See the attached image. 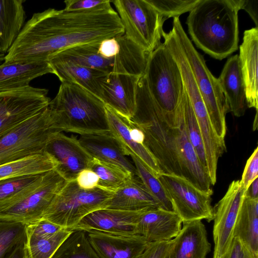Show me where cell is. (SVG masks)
I'll return each mask as SVG.
<instances>
[{
	"instance_id": "1",
	"label": "cell",
	"mask_w": 258,
	"mask_h": 258,
	"mask_svg": "<svg viewBox=\"0 0 258 258\" xmlns=\"http://www.w3.org/2000/svg\"><path fill=\"white\" fill-rule=\"evenodd\" d=\"M124 33L119 16L110 4L78 11L48 9L34 14L25 23L4 62L48 61L50 55L60 50Z\"/></svg>"
},
{
	"instance_id": "2",
	"label": "cell",
	"mask_w": 258,
	"mask_h": 258,
	"mask_svg": "<svg viewBox=\"0 0 258 258\" xmlns=\"http://www.w3.org/2000/svg\"><path fill=\"white\" fill-rule=\"evenodd\" d=\"M130 119L143 132L144 145L162 173L182 177L202 190L212 189L210 178L188 140L181 99L174 113L164 111L149 94L142 76Z\"/></svg>"
},
{
	"instance_id": "3",
	"label": "cell",
	"mask_w": 258,
	"mask_h": 258,
	"mask_svg": "<svg viewBox=\"0 0 258 258\" xmlns=\"http://www.w3.org/2000/svg\"><path fill=\"white\" fill-rule=\"evenodd\" d=\"M237 0H200L189 12L186 24L196 46L222 60L238 48Z\"/></svg>"
},
{
	"instance_id": "4",
	"label": "cell",
	"mask_w": 258,
	"mask_h": 258,
	"mask_svg": "<svg viewBox=\"0 0 258 258\" xmlns=\"http://www.w3.org/2000/svg\"><path fill=\"white\" fill-rule=\"evenodd\" d=\"M48 108L58 132L80 135L110 133L104 103L77 84L61 83Z\"/></svg>"
},
{
	"instance_id": "5",
	"label": "cell",
	"mask_w": 258,
	"mask_h": 258,
	"mask_svg": "<svg viewBox=\"0 0 258 258\" xmlns=\"http://www.w3.org/2000/svg\"><path fill=\"white\" fill-rule=\"evenodd\" d=\"M116 38L120 50L114 57L106 58L98 53L100 41L81 44L60 50L50 55L48 62H70L107 74L118 73L143 76L148 54L124 34Z\"/></svg>"
},
{
	"instance_id": "6",
	"label": "cell",
	"mask_w": 258,
	"mask_h": 258,
	"mask_svg": "<svg viewBox=\"0 0 258 258\" xmlns=\"http://www.w3.org/2000/svg\"><path fill=\"white\" fill-rule=\"evenodd\" d=\"M171 31L189 65L213 127L217 136L224 140L226 114L229 108L218 78L212 75L203 55L194 46L179 17L173 18Z\"/></svg>"
},
{
	"instance_id": "7",
	"label": "cell",
	"mask_w": 258,
	"mask_h": 258,
	"mask_svg": "<svg viewBox=\"0 0 258 258\" xmlns=\"http://www.w3.org/2000/svg\"><path fill=\"white\" fill-rule=\"evenodd\" d=\"M143 76L155 102L164 111L174 113L184 87L179 67L163 43L149 54Z\"/></svg>"
},
{
	"instance_id": "8",
	"label": "cell",
	"mask_w": 258,
	"mask_h": 258,
	"mask_svg": "<svg viewBox=\"0 0 258 258\" xmlns=\"http://www.w3.org/2000/svg\"><path fill=\"white\" fill-rule=\"evenodd\" d=\"M113 194L99 187L82 189L76 180L67 181L44 213L42 218L73 230L86 216L97 210L106 208L107 202Z\"/></svg>"
},
{
	"instance_id": "9",
	"label": "cell",
	"mask_w": 258,
	"mask_h": 258,
	"mask_svg": "<svg viewBox=\"0 0 258 258\" xmlns=\"http://www.w3.org/2000/svg\"><path fill=\"white\" fill-rule=\"evenodd\" d=\"M56 132L47 106L0 139V165L44 152Z\"/></svg>"
},
{
	"instance_id": "10",
	"label": "cell",
	"mask_w": 258,
	"mask_h": 258,
	"mask_svg": "<svg viewBox=\"0 0 258 258\" xmlns=\"http://www.w3.org/2000/svg\"><path fill=\"white\" fill-rule=\"evenodd\" d=\"M124 34L148 53L161 44L166 19L147 0H114Z\"/></svg>"
},
{
	"instance_id": "11",
	"label": "cell",
	"mask_w": 258,
	"mask_h": 258,
	"mask_svg": "<svg viewBox=\"0 0 258 258\" xmlns=\"http://www.w3.org/2000/svg\"><path fill=\"white\" fill-rule=\"evenodd\" d=\"M158 177L171 201L173 211L182 223L202 220L210 222L213 220V190H201L176 175L161 173Z\"/></svg>"
},
{
	"instance_id": "12",
	"label": "cell",
	"mask_w": 258,
	"mask_h": 258,
	"mask_svg": "<svg viewBox=\"0 0 258 258\" xmlns=\"http://www.w3.org/2000/svg\"><path fill=\"white\" fill-rule=\"evenodd\" d=\"M67 181L55 169L44 173L27 195L0 211V220L26 224L42 218L44 213Z\"/></svg>"
},
{
	"instance_id": "13",
	"label": "cell",
	"mask_w": 258,
	"mask_h": 258,
	"mask_svg": "<svg viewBox=\"0 0 258 258\" xmlns=\"http://www.w3.org/2000/svg\"><path fill=\"white\" fill-rule=\"evenodd\" d=\"M47 94L30 86L0 92V139L47 107L51 100Z\"/></svg>"
},
{
	"instance_id": "14",
	"label": "cell",
	"mask_w": 258,
	"mask_h": 258,
	"mask_svg": "<svg viewBox=\"0 0 258 258\" xmlns=\"http://www.w3.org/2000/svg\"><path fill=\"white\" fill-rule=\"evenodd\" d=\"M245 192L240 180H234L229 184L223 197L213 208V258H222L233 241L234 229Z\"/></svg>"
},
{
	"instance_id": "15",
	"label": "cell",
	"mask_w": 258,
	"mask_h": 258,
	"mask_svg": "<svg viewBox=\"0 0 258 258\" xmlns=\"http://www.w3.org/2000/svg\"><path fill=\"white\" fill-rule=\"evenodd\" d=\"M44 152L55 161V170L67 181L75 180L81 171L90 168L93 159L76 137H69L60 132L50 136Z\"/></svg>"
},
{
	"instance_id": "16",
	"label": "cell",
	"mask_w": 258,
	"mask_h": 258,
	"mask_svg": "<svg viewBox=\"0 0 258 258\" xmlns=\"http://www.w3.org/2000/svg\"><path fill=\"white\" fill-rule=\"evenodd\" d=\"M139 76L127 73H110L100 81V100L116 113L131 119L136 108Z\"/></svg>"
},
{
	"instance_id": "17",
	"label": "cell",
	"mask_w": 258,
	"mask_h": 258,
	"mask_svg": "<svg viewBox=\"0 0 258 258\" xmlns=\"http://www.w3.org/2000/svg\"><path fill=\"white\" fill-rule=\"evenodd\" d=\"M146 210L136 211L107 208L97 210L83 218L73 230L97 231L121 236L137 234L136 226L138 220L141 214Z\"/></svg>"
},
{
	"instance_id": "18",
	"label": "cell",
	"mask_w": 258,
	"mask_h": 258,
	"mask_svg": "<svg viewBox=\"0 0 258 258\" xmlns=\"http://www.w3.org/2000/svg\"><path fill=\"white\" fill-rule=\"evenodd\" d=\"M181 223V219L174 212L157 207L141 214L136 232L148 242L169 241L179 232Z\"/></svg>"
},
{
	"instance_id": "19",
	"label": "cell",
	"mask_w": 258,
	"mask_h": 258,
	"mask_svg": "<svg viewBox=\"0 0 258 258\" xmlns=\"http://www.w3.org/2000/svg\"><path fill=\"white\" fill-rule=\"evenodd\" d=\"M89 240L101 258H136L149 242L141 235L121 236L97 231L87 232Z\"/></svg>"
},
{
	"instance_id": "20",
	"label": "cell",
	"mask_w": 258,
	"mask_h": 258,
	"mask_svg": "<svg viewBox=\"0 0 258 258\" xmlns=\"http://www.w3.org/2000/svg\"><path fill=\"white\" fill-rule=\"evenodd\" d=\"M182 224L179 232L171 240L166 258H207L211 244L202 220Z\"/></svg>"
},
{
	"instance_id": "21",
	"label": "cell",
	"mask_w": 258,
	"mask_h": 258,
	"mask_svg": "<svg viewBox=\"0 0 258 258\" xmlns=\"http://www.w3.org/2000/svg\"><path fill=\"white\" fill-rule=\"evenodd\" d=\"M78 141L93 158L116 165L137 176L134 165L126 157L120 143L110 133L82 135Z\"/></svg>"
},
{
	"instance_id": "22",
	"label": "cell",
	"mask_w": 258,
	"mask_h": 258,
	"mask_svg": "<svg viewBox=\"0 0 258 258\" xmlns=\"http://www.w3.org/2000/svg\"><path fill=\"white\" fill-rule=\"evenodd\" d=\"M110 133L118 141L127 156L132 153L139 157L152 170L158 167L157 163L144 145L145 137L141 130L130 119L113 113L108 118Z\"/></svg>"
},
{
	"instance_id": "23",
	"label": "cell",
	"mask_w": 258,
	"mask_h": 258,
	"mask_svg": "<svg viewBox=\"0 0 258 258\" xmlns=\"http://www.w3.org/2000/svg\"><path fill=\"white\" fill-rule=\"evenodd\" d=\"M239 59L245 87L247 106L258 108V28L245 30L239 46Z\"/></svg>"
},
{
	"instance_id": "24",
	"label": "cell",
	"mask_w": 258,
	"mask_h": 258,
	"mask_svg": "<svg viewBox=\"0 0 258 258\" xmlns=\"http://www.w3.org/2000/svg\"><path fill=\"white\" fill-rule=\"evenodd\" d=\"M218 80L229 111L237 117L243 116L247 106L245 87L238 54L227 59Z\"/></svg>"
},
{
	"instance_id": "25",
	"label": "cell",
	"mask_w": 258,
	"mask_h": 258,
	"mask_svg": "<svg viewBox=\"0 0 258 258\" xmlns=\"http://www.w3.org/2000/svg\"><path fill=\"white\" fill-rule=\"evenodd\" d=\"M157 207H160L158 202L139 178L134 176L114 192L106 208L136 211Z\"/></svg>"
},
{
	"instance_id": "26",
	"label": "cell",
	"mask_w": 258,
	"mask_h": 258,
	"mask_svg": "<svg viewBox=\"0 0 258 258\" xmlns=\"http://www.w3.org/2000/svg\"><path fill=\"white\" fill-rule=\"evenodd\" d=\"M53 74L48 62H4L0 64V92L29 86L33 79L47 74Z\"/></svg>"
},
{
	"instance_id": "27",
	"label": "cell",
	"mask_w": 258,
	"mask_h": 258,
	"mask_svg": "<svg viewBox=\"0 0 258 258\" xmlns=\"http://www.w3.org/2000/svg\"><path fill=\"white\" fill-rule=\"evenodd\" d=\"M23 0H0V53L8 52L23 27Z\"/></svg>"
},
{
	"instance_id": "28",
	"label": "cell",
	"mask_w": 258,
	"mask_h": 258,
	"mask_svg": "<svg viewBox=\"0 0 258 258\" xmlns=\"http://www.w3.org/2000/svg\"><path fill=\"white\" fill-rule=\"evenodd\" d=\"M234 238L258 255V199L244 196L235 223Z\"/></svg>"
},
{
	"instance_id": "29",
	"label": "cell",
	"mask_w": 258,
	"mask_h": 258,
	"mask_svg": "<svg viewBox=\"0 0 258 258\" xmlns=\"http://www.w3.org/2000/svg\"><path fill=\"white\" fill-rule=\"evenodd\" d=\"M61 83L77 84L100 99V79L108 74L96 69L89 68L70 62L49 64Z\"/></svg>"
},
{
	"instance_id": "30",
	"label": "cell",
	"mask_w": 258,
	"mask_h": 258,
	"mask_svg": "<svg viewBox=\"0 0 258 258\" xmlns=\"http://www.w3.org/2000/svg\"><path fill=\"white\" fill-rule=\"evenodd\" d=\"M56 162L45 152L0 165V180L41 174L53 170Z\"/></svg>"
},
{
	"instance_id": "31",
	"label": "cell",
	"mask_w": 258,
	"mask_h": 258,
	"mask_svg": "<svg viewBox=\"0 0 258 258\" xmlns=\"http://www.w3.org/2000/svg\"><path fill=\"white\" fill-rule=\"evenodd\" d=\"M44 174L1 180L0 211L13 205L27 195L37 185Z\"/></svg>"
},
{
	"instance_id": "32",
	"label": "cell",
	"mask_w": 258,
	"mask_h": 258,
	"mask_svg": "<svg viewBox=\"0 0 258 258\" xmlns=\"http://www.w3.org/2000/svg\"><path fill=\"white\" fill-rule=\"evenodd\" d=\"M52 258H101L91 244L87 232L73 230Z\"/></svg>"
},
{
	"instance_id": "33",
	"label": "cell",
	"mask_w": 258,
	"mask_h": 258,
	"mask_svg": "<svg viewBox=\"0 0 258 258\" xmlns=\"http://www.w3.org/2000/svg\"><path fill=\"white\" fill-rule=\"evenodd\" d=\"M89 169L99 177L97 187L112 192L116 191L136 176L116 165L94 158Z\"/></svg>"
},
{
	"instance_id": "34",
	"label": "cell",
	"mask_w": 258,
	"mask_h": 258,
	"mask_svg": "<svg viewBox=\"0 0 258 258\" xmlns=\"http://www.w3.org/2000/svg\"><path fill=\"white\" fill-rule=\"evenodd\" d=\"M181 102L188 140L202 166L208 174L207 162L203 139L194 111L185 88L181 98Z\"/></svg>"
},
{
	"instance_id": "35",
	"label": "cell",
	"mask_w": 258,
	"mask_h": 258,
	"mask_svg": "<svg viewBox=\"0 0 258 258\" xmlns=\"http://www.w3.org/2000/svg\"><path fill=\"white\" fill-rule=\"evenodd\" d=\"M137 170V176L158 202L160 208L172 211V206L168 196L158 177L137 156L130 153Z\"/></svg>"
},
{
	"instance_id": "36",
	"label": "cell",
	"mask_w": 258,
	"mask_h": 258,
	"mask_svg": "<svg viewBox=\"0 0 258 258\" xmlns=\"http://www.w3.org/2000/svg\"><path fill=\"white\" fill-rule=\"evenodd\" d=\"M72 231L64 228L46 237H27L26 245L29 258H52Z\"/></svg>"
},
{
	"instance_id": "37",
	"label": "cell",
	"mask_w": 258,
	"mask_h": 258,
	"mask_svg": "<svg viewBox=\"0 0 258 258\" xmlns=\"http://www.w3.org/2000/svg\"><path fill=\"white\" fill-rule=\"evenodd\" d=\"M26 240V223L0 220V258Z\"/></svg>"
},
{
	"instance_id": "38",
	"label": "cell",
	"mask_w": 258,
	"mask_h": 258,
	"mask_svg": "<svg viewBox=\"0 0 258 258\" xmlns=\"http://www.w3.org/2000/svg\"><path fill=\"white\" fill-rule=\"evenodd\" d=\"M166 19L176 18L191 11L200 0H147Z\"/></svg>"
},
{
	"instance_id": "39",
	"label": "cell",
	"mask_w": 258,
	"mask_h": 258,
	"mask_svg": "<svg viewBox=\"0 0 258 258\" xmlns=\"http://www.w3.org/2000/svg\"><path fill=\"white\" fill-rule=\"evenodd\" d=\"M64 228H65L43 218L26 224L27 237H46L52 235Z\"/></svg>"
},
{
	"instance_id": "40",
	"label": "cell",
	"mask_w": 258,
	"mask_h": 258,
	"mask_svg": "<svg viewBox=\"0 0 258 258\" xmlns=\"http://www.w3.org/2000/svg\"><path fill=\"white\" fill-rule=\"evenodd\" d=\"M258 177V148L256 147L248 159L240 180L241 185L245 191L251 183Z\"/></svg>"
},
{
	"instance_id": "41",
	"label": "cell",
	"mask_w": 258,
	"mask_h": 258,
	"mask_svg": "<svg viewBox=\"0 0 258 258\" xmlns=\"http://www.w3.org/2000/svg\"><path fill=\"white\" fill-rule=\"evenodd\" d=\"M171 240L149 242L145 250L136 258H166Z\"/></svg>"
},
{
	"instance_id": "42",
	"label": "cell",
	"mask_w": 258,
	"mask_h": 258,
	"mask_svg": "<svg viewBox=\"0 0 258 258\" xmlns=\"http://www.w3.org/2000/svg\"><path fill=\"white\" fill-rule=\"evenodd\" d=\"M110 0H67L64 2L66 11L89 10L104 6L111 3Z\"/></svg>"
},
{
	"instance_id": "43",
	"label": "cell",
	"mask_w": 258,
	"mask_h": 258,
	"mask_svg": "<svg viewBox=\"0 0 258 258\" xmlns=\"http://www.w3.org/2000/svg\"><path fill=\"white\" fill-rule=\"evenodd\" d=\"M75 180L80 188L88 190L97 187L99 179L93 171L87 168L81 171Z\"/></svg>"
},
{
	"instance_id": "44",
	"label": "cell",
	"mask_w": 258,
	"mask_h": 258,
	"mask_svg": "<svg viewBox=\"0 0 258 258\" xmlns=\"http://www.w3.org/2000/svg\"><path fill=\"white\" fill-rule=\"evenodd\" d=\"M120 50V44L115 37L102 40L99 44L98 52L104 58H110L116 56Z\"/></svg>"
},
{
	"instance_id": "45",
	"label": "cell",
	"mask_w": 258,
	"mask_h": 258,
	"mask_svg": "<svg viewBox=\"0 0 258 258\" xmlns=\"http://www.w3.org/2000/svg\"><path fill=\"white\" fill-rule=\"evenodd\" d=\"M240 10H245L254 22L256 28H258V1L237 0Z\"/></svg>"
},
{
	"instance_id": "46",
	"label": "cell",
	"mask_w": 258,
	"mask_h": 258,
	"mask_svg": "<svg viewBox=\"0 0 258 258\" xmlns=\"http://www.w3.org/2000/svg\"><path fill=\"white\" fill-rule=\"evenodd\" d=\"M5 258H29L26 241L17 245Z\"/></svg>"
},
{
	"instance_id": "47",
	"label": "cell",
	"mask_w": 258,
	"mask_h": 258,
	"mask_svg": "<svg viewBox=\"0 0 258 258\" xmlns=\"http://www.w3.org/2000/svg\"><path fill=\"white\" fill-rule=\"evenodd\" d=\"M241 243L237 238L234 237L226 254L222 258H239Z\"/></svg>"
},
{
	"instance_id": "48",
	"label": "cell",
	"mask_w": 258,
	"mask_h": 258,
	"mask_svg": "<svg viewBox=\"0 0 258 258\" xmlns=\"http://www.w3.org/2000/svg\"><path fill=\"white\" fill-rule=\"evenodd\" d=\"M244 196L253 199H258V177L251 183Z\"/></svg>"
},
{
	"instance_id": "49",
	"label": "cell",
	"mask_w": 258,
	"mask_h": 258,
	"mask_svg": "<svg viewBox=\"0 0 258 258\" xmlns=\"http://www.w3.org/2000/svg\"><path fill=\"white\" fill-rule=\"evenodd\" d=\"M239 258H258V255L254 254L241 244Z\"/></svg>"
},
{
	"instance_id": "50",
	"label": "cell",
	"mask_w": 258,
	"mask_h": 258,
	"mask_svg": "<svg viewBox=\"0 0 258 258\" xmlns=\"http://www.w3.org/2000/svg\"><path fill=\"white\" fill-rule=\"evenodd\" d=\"M257 111H256L254 120L253 122V130L254 131L257 126Z\"/></svg>"
},
{
	"instance_id": "51",
	"label": "cell",
	"mask_w": 258,
	"mask_h": 258,
	"mask_svg": "<svg viewBox=\"0 0 258 258\" xmlns=\"http://www.w3.org/2000/svg\"><path fill=\"white\" fill-rule=\"evenodd\" d=\"M5 54L0 53V63L5 60Z\"/></svg>"
}]
</instances>
